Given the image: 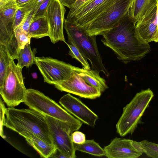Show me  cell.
<instances>
[{"instance_id": "obj_4", "label": "cell", "mask_w": 158, "mask_h": 158, "mask_svg": "<svg viewBox=\"0 0 158 158\" xmlns=\"http://www.w3.org/2000/svg\"><path fill=\"white\" fill-rule=\"evenodd\" d=\"M24 102L30 109L67 123L73 132L78 130L82 125V122L37 90L27 89Z\"/></svg>"}, {"instance_id": "obj_34", "label": "cell", "mask_w": 158, "mask_h": 158, "mask_svg": "<svg viewBox=\"0 0 158 158\" xmlns=\"http://www.w3.org/2000/svg\"><path fill=\"white\" fill-rule=\"evenodd\" d=\"M77 0H59L60 2L64 6L69 9L74 5Z\"/></svg>"}, {"instance_id": "obj_22", "label": "cell", "mask_w": 158, "mask_h": 158, "mask_svg": "<svg viewBox=\"0 0 158 158\" xmlns=\"http://www.w3.org/2000/svg\"><path fill=\"white\" fill-rule=\"evenodd\" d=\"M35 51H32L30 43H28L23 48L20 49L17 59L18 60L17 65L23 69L24 67H29L35 64Z\"/></svg>"}, {"instance_id": "obj_37", "label": "cell", "mask_w": 158, "mask_h": 158, "mask_svg": "<svg viewBox=\"0 0 158 158\" xmlns=\"http://www.w3.org/2000/svg\"><path fill=\"white\" fill-rule=\"evenodd\" d=\"M32 76L35 79H36L37 77V74L36 73H34L31 74Z\"/></svg>"}, {"instance_id": "obj_3", "label": "cell", "mask_w": 158, "mask_h": 158, "mask_svg": "<svg viewBox=\"0 0 158 158\" xmlns=\"http://www.w3.org/2000/svg\"><path fill=\"white\" fill-rule=\"evenodd\" d=\"M64 27L68 41L72 42L83 55L90 61L92 69L109 74L103 64L96 42V36H89L85 29L77 25L72 19H64Z\"/></svg>"}, {"instance_id": "obj_36", "label": "cell", "mask_w": 158, "mask_h": 158, "mask_svg": "<svg viewBox=\"0 0 158 158\" xmlns=\"http://www.w3.org/2000/svg\"><path fill=\"white\" fill-rule=\"evenodd\" d=\"M33 0H16L17 6L19 7Z\"/></svg>"}, {"instance_id": "obj_11", "label": "cell", "mask_w": 158, "mask_h": 158, "mask_svg": "<svg viewBox=\"0 0 158 158\" xmlns=\"http://www.w3.org/2000/svg\"><path fill=\"white\" fill-rule=\"evenodd\" d=\"M61 91H64L83 98L95 99L100 97L101 92L89 85L76 71L68 80L54 85Z\"/></svg>"}, {"instance_id": "obj_38", "label": "cell", "mask_w": 158, "mask_h": 158, "mask_svg": "<svg viewBox=\"0 0 158 158\" xmlns=\"http://www.w3.org/2000/svg\"><path fill=\"white\" fill-rule=\"evenodd\" d=\"M157 19L158 28V2L157 4Z\"/></svg>"}, {"instance_id": "obj_12", "label": "cell", "mask_w": 158, "mask_h": 158, "mask_svg": "<svg viewBox=\"0 0 158 158\" xmlns=\"http://www.w3.org/2000/svg\"><path fill=\"white\" fill-rule=\"evenodd\" d=\"M114 0H88L77 10L72 19L84 28L103 12Z\"/></svg>"}, {"instance_id": "obj_32", "label": "cell", "mask_w": 158, "mask_h": 158, "mask_svg": "<svg viewBox=\"0 0 158 158\" xmlns=\"http://www.w3.org/2000/svg\"><path fill=\"white\" fill-rule=\"evenodd\" d=\"M88 0H77L73 6L69 9L67 15V18L68 19H72L76 12L82 4Z\"/></svg>"}, {"instance_id": "obj_1", "label": "cell", "mask_w": 158, "mask_h": 158, "mask_svg": "<svg viewBox=\"0 0 158 158\" xmlns=\"http://www.w3.org/2000/svg\"><path fill=\"white\" fill-rule=\"evenodd\" d=\"M102 35L104 44L111 49L117 58L125 64L141 60L151 49L148 43L137 31L129 11L114 27Z\"/></svg>"}, {"instance_id": "obj_9", "label": "cell", "mask_w": 158, "mask_h": 158, "mask_svg": "<svg viewBox=\"0 0 158 158\" xmlns=\"http://www.w3.org/2000/svg\"><path fill=\"white\" fill-rule=\"evenodd\" d=\"M53 144L57 149L68 158H75L76 150L72 140L71 127L67 123L49 116H46Z\"/></svg>"}, {"instance_id": "obj_14", "label": "cell", "mask_w": 158, "mask_h": 158, "mask_svg": "<svg viewBox=\"0 0 158 158\" xmlns=\"http://www.w3.org/2000/svg\"><path fill=\"white\" fill-rule=\"evenodd\" d=\"M18 8L16 0L0 1V44H6L14 35V18Z\"/></svg>"}, {"instance_id": "obj_13", "label": "cell", "mask_w": 158, "mask_h": 158, "mask_svg": "<svg viewBox=\"0 0 158 158\" xmlns=\"http://www.w3.org/2000/svg\"><path fill=\"white\" fill-rule=\"evenodd\" d=\"M59 102L69 113L82 123L94 127L98 116L79 99L67 94L60 98Z\"/></svg>"}, {"instance_id": "obj_7", "label": "cell", "mask_w": 158, "mask_h": 158, "mask_svg": "<svg viewBox=\"0 0 158 158\" xmlns=\"http://www.w3.org/2000/svg\"><path fill=\"white\" fill-rule=\"evenodd\" d=\"M22 69L12 60L3 85L0 87L1 96L9 107H14L24 101L27 89L24 83Z\"/></svg>"}, {"instance_id": "obj_10", "label": "cell", "mask_w": 158, "mask_h": 158, "mask_svg": "<svg viewBox=\"0 0 158 158\" xmlns=\"http://www.w3.org/2000/svg\"><path fill=\"white\" fill-rule=\"evenodd\" d=\"M65 6L59 0H52L45 12L50 28L49 36L53 44L60 41L66 42L63 33Z\"/></svg>"}, {"instance_id": "obj_5", "label": "cell", "mask_w": 158, "mask_h": 158, "mask_svg": "<svg viewBox=\"0 0 158 158\" xmlns=\"http://www.w3.org/2000/svg\"><path fill=\"white\" fill-rule=\"evenodd\" d=\"M154 97L148 88L137 93L123 109V113L116 125L117 133L124 137L132 134L149 103Z\"/></svg>"}, {"instance_id": "obj_8", "label": "cell", "mask_w": 158, "mask_h": 158, "mask_svg": "<svg viewBox=\"0 0 158 158\" xmlns=\"http://www.w3.org/2000/svg\"><path fill=\"white\" fill-rule=\"evenodd\" d=\"M35 64L44 82L53 85L68 80L79 67L51 57H36Z\"/></svg>"}, {"instance_id": "obj_30", "label": "cell", "mask_w": 158, "mask_h": 158, "mask_svg": "<svg viewBox=\"0 0 158 158\" xmlns=\"http://www.w3.org/2000/svg\"><path fill=\"white\" fill-rule=\"evenodd\" d=\"M0 136L3 139L6 138L3 131V127L4 126L6 118L5 114L6 109L3 102L0 99Z\"/></svg>"}, {"instance_id": "obj_39", "label": "cell", "mask_w": 158, "mask_h": 158, "mask_svg": "<svg viewBox=\"0 0 158 158\" xmlns=\"http://www.w3.org/2000/svg\"><path fill=\"white\" fill-rule=\"evenodd\" d=\"M2 0H0V1H2Z\"/></svg>"}, {"instance_id": "obj_18", "label": "cell", "mask_w": 158, "mask_h": 158, "mask_svg": "<svg viewBox=\"0 0 158 158\" xmlns=\"http://www.w3.org/2000/svg\"><path fill=\"white\" fill-rule=\"evenodd\" d=\"M158 0H134L129 10L130 15L136 24L155 6Z\"/></svg>"}, {"instance_id": "obj_25", "label": "cell", "mask_w": 158, "mask_h": 158, "mask_svg": "<svg viewBox=\"0 0 158 158\" xmlns=\"http://www.w3.org/2000/svg\"><path fill=\"white\" fill-rule=\"evenodd\" d=\"M14 33L20 49L23 48L28 43H30L31 38L20 26L15 30Z\"/></svg>"}, {"instance_id": "obj_35", "label": "cell", "mask_w": 158, "mask_h": 158, "mask_svg": "<svg viewBox=\"0 0 158 158\" xmlns=\"http://www.w3.org/2000/svg\"><path fill=\"white\" fill-rule=\"evenodd\" d=\"M51 158H68L67 156L62 153L57 149L54 154L51 157Z\"/></svg>"}, {"instance_id": "obj_15", "label": "cell", "mask_w": 158, "mask_h": 158, "mask_svg": "<svg viewBox=\"0 0 158 158\" xmlns=\"http://www.w3.org/2000/svg\"><path fill=\"white\" fill-rule=\"evenodd\" d=\"M133 140L116 137L104 148L105 156L108 158H137L142 153L138 151L132 144Z\"/></svg>"}, {"instance_id": "obj_28", "label": "cell", "mask_w": 158, "mask_h": 158, "mask_svg": "<svg viewBox=\"0 0 158 158\" xmlns=\"http://www.w3.org/2000/svg\"><path fill=\"white\" fill-rule=\"evenodd\" d=\"M52 0H44L37 8L34 14L33 20L43 16H45L46 10Z\"/></svg>"}, {"instance_id": "obj_6", "label": "cell", "mask_w": 158, "mask_h": 158, "mask_svg": "<svg viewBox=\"0 0 158 158\" xmlns=\"http://www.w3.org/2000/svg\"><path fill=\"white\" fill-rule=\"evenodd\" d=\"M134 0H114L99 16L84 28L89 36L102 35L114 27L129 11Z\"/></svg>"}, {"instance_id": "obj_19", "label": "cell", "mask_w": 158, "mask_h": 158, "mask_svg": "<svg viewBox=\"0 0 158 158\" xmlns=\"http://www.w3.org/2000/svg\"><path fill=\"white\" fill-rule=\"evenodd\" d=\"M89 85L95 88L101 93L108 88L105 79L100 76L99 73L94 70H87L79 68L76 72Z\"/></svg>"}, {"instance_id": "obj_2", "label": "cell", "mask_w": 158, "mask_h": 158, "mask_svg": "<svg viewBox=\"0 0 158 158\" xmlns=\"http://www.w3.org/2000/svg\"><path fill=\"white\" fill-rule=\"evenodd\" d=\"M4 126L19 134L27 131L35 135L46 143L53 144L46 116L29 109H6Z\"/></svg>"}, {"instance_id": "obj_33", "label": "cell", "mask_w": 158, "mask_h": 158, "mask_svg": "<svg viewBox=\"0 0 158 158\" xmlns=\"http://www.w3.org/2000/svg\"><path fill=\"white\" fill-rule=\"evenodd\" d=\"M132 144L135 149L142 153H145V151L140 142H137L133 140Z\"/></svg>"}, {"instance_id": "obj_26", "label": "cell", "mask_w": 158, "mask_h": 158, "mask_svg": "<svg viewBox=\"0 0 158 158\" xmlns=\"http://www.w3.org/2000/svg\"><path fill=\"white\" fill-rule=\"evenodd\" d=\"M145 150V153L149 157L158 158V144L143 140L140 142Z\"/></svg>"}, {"instance_id": "obj_20", "label": "cell", "mask_w": 158, "mask_h": 158, "mask_svg": "<svg viewBox=\"0 0 158 158\" xmlns=\"http://www.w3.org/2000/svg\"><path fill=\"white\" fill-rule=\"evenodd\" d=\"M28 33L31 38L36 39L49 36L50 28L46 17L43 16L33 20L29 27Z\"/></svg>"}, {"instance_id": "obj_23", "label": "cell", "mask_w": 158, "mask_h": 158, "mask_svg": "<svg viewBox=\"0 0 158 158\" xmlns=\"http://www.w3.org/2000/svg\"><path fill=\"white\" fill-rule=\"evenodd\" d=\"M12 60L6 45L0 44V87L3 85L8 67Z\"/></svg>"}, {"instance_id": "obj_27", "label": "cell", "mask_w": 158, "mask_h": 158, "mask_svg": "<svg viewBox=\"0 0 158 158\" xmlns=\"http://www.w3.org/2000/svg\"><path fill=\"white\" fill-rule=\"evenodd\" d=\"M29 12H27L23 7H20L18 8L16 12L14 18V31L22 24Z\"/></svg>"}, {"instance_id": "obj_21", "label": "cell", "mask_w": 158, "mask_h": 158, "mask_svg": "<svg viewBox=\"0 0 158 158\" xmlns=\"http://www.w3.org/2000/svg\"><path fill=\"white\" fill-rule=\"evenodd\" d=\"M76 150L88 153L98 157L105 156V152L98 143L94 139L86 140L81 144L74 143Z\"/></svg>"}, {"instance_id": "obj_16", "label": "cell", "mask_w": 158, "mask_h": 158, "mask_svg": "<svg viewBox=\"0 0 158 158\" xmlns=\"http://www.w3.org/2000/svg\"><path fill=\"white\" fill-rule=\"evenodd\" d=\"M157 4L136 23V29L147 42H158Z\"/></svg>"}, {"instance_id": "obj_24", "label": "cell", "mask_w": 158, "mask_h": 158, "mask_svg": "<svg viewBox=\"0 0 158 158\" xmlns=\"http://www.w3.org/2000/svg\"><path fill=\"white\" fill-rule=\"evenodd\" d=\"M65 43L69 48V55L73 58H74L79 61L83 66L84 69L90 70V67L87 61V59L85 58L76 47L73 43L71 41H68V43Z\"/></svg>"}, {"instance_id": "obj_17", "label": "cell", "mask_w": 158, "mask_h": 158, "mask_svg": "<svg viewBox=\"0 0 158 158\" xmlns=\"http://www.w3.org/2000/svg\"><path fill=\"white\" fill-rule=\"evenodd\" d=\"M19 134L25 138L28 143L39 153L41 157L51 158L57 149L54 144L46 143L31 132L25 131Z\"/></svg>"}, {"instance_id": "obj_31", "label": "cell", "mask_w": 158, "mask_h": 158, "mask_svg": "<svg viewBox=\"0 0 158 158\" xmlns=\"http://www.w3.org/2000/svg\"><path fill=\"white\" fill-rule=\"evenodd\" d=\"M71 138L73 143L77 144L83 143L86 140L85 135L77 131H75L72 134Z\"/></svg>"}, {"instance_id": "obj_29", "label": "cell", "mask_w": 158, "mask_h": 158, "mask_svg": "<svg viewBox=\"0 0 158 158\" xmlns=\"http://www.w3.org/2000/svg\"><path fill=\"white\" fill-rule=\"evenodd\" d=\"M39 6L34 9L28 14L23 22L20 26L23 30L27 33H28L29 27L33 21L35 12L37 8Z\"/></svg>"}]
</instances>
